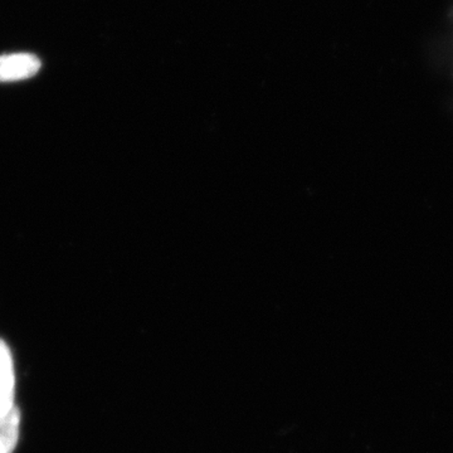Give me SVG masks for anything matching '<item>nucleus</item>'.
I'll return each mask as SVG.
<instances>
[{
  "instance_id": "nucleus-1",
  "label": "nucleus",
  "mask_w": 453,
  "mask_h": 453,
  "mask_svg": "<svg viewBox=\"0 0 453 453\" xmlns=\"http://www.w3.org/2000/svg\"><path fill=\"white\" fill-rule=\"evenodd\" d=\"M41 59L32 53L0 56V82L22 81L40 73Z\"/></svg>"
},
{
  "instance_id": "nucleus-2",
  "label": "nucleus",
  "mask_w": 453,
  "mask_h": 453,
  "mask_svg": "<svg viewBox=\"0 0 453 453\" xmlns=\"http://www.w3.org/2000/svg\"><path fill=\"white\" fill-rule=\"evenodd\" d=\"M16 398V374L13 357L8 345L0 339V414L14 407Z\"/></svg>"
},
{
  "instance_id": "nucleus-3",
  "label": "nucleus",
  "mask_w": 453,
  "mask_h": 453,
  "mask_svg": "<svg viewBox=\"0 0 453 453\" xmlns=\"http://www.w3.org/2000/svg\"><path fill=\"white\" fill-rule=\"evenodd\" d=\"M20 411L14 405L7 413L0 414V453H13L19 440Z\"/></svg>"
}]
</instances>
